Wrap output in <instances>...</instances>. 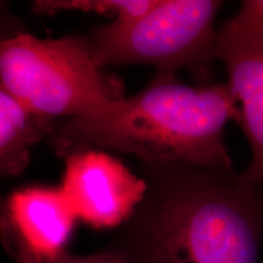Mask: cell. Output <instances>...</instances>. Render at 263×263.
Wrapping results in <instances>:
<instances>
[{"instance_id":"7","label":"cell","mask_w":263,"mask_h":263,"mask_svg":"<svg viewBox=\"0 0 263 263\" xmlns=\"http://www.w3.org/2000/svg\"><path fill=\"white\" fill-rule=\"evenodd\" d=\"M215 57L224 64L228 87L240 110L239 124L252 151L240 173L250 185L263 188V41H238L216 35Z\"/></svg>"},{"instance_id":"2","label":"cell","mask_w":263,"mask_h":263,"mask_svg":"<svg viewBox=\"0 0 263 263\" xmlns=\"http://www.w3.org/2000/svg\"><path fill=\"white\" fill-rule=\"evenodd\" d=\"M240 110L228 84L189 85L160 72L144 89L97 110L55 122L52 145L60 156L82 150H116L141 163L233 171L224 141Z\"/></svg>"},{"instance_id":"4","label":"cell","mask_w":263,"mask_h":263,"mask_svg":"<svg viewBox=\"0 0 263 263\" xmlns=\"http://www.w3.org/2000/svg\"><path fill=\"white\" fill-rule=\"evenodd\" d=\"M223 2L157 0L145 14L97 26L88 37L100 68L149 65L174 73L189 68L206 77L216 50V17Z\"/></svg>"},{"instance_id":"11","label":"cell","mask_w":263,"mask_h":263,"mask_svg":"<svg viewBox=\"0 0 263 263\" xmlns=\"http://www.w3.org/2000/svg\"><path fill=\"white\" fill-rule=\"evenodd\" d=\"M45 263H128L126 258L114 250L100 252V254L80 256L73 255L71 252L66 251L52 261Z\"/></svg>"},{"instance_id":"3","label":"cell","mask_w":263,"mask_h":263,"mask_svg":"<svg viewBox=\"0 0 263 263\" xmlns=\"http://www.w3.org/2000/svg\"><path fill=\"white\" fill-rule=\"evenodd\" d=\"M0 87L52 122L83 116L123 97L122 83L95 64L83 35L0 38Z\"/></svg>"},{"instance_id":"1","label":"cell","mask_w":263,"mask_h":263,"mask_svg":"<svg viewBox=\"0 0 263 263\" xmlns=\"http://www.w3.org/2000/svg\"><path fill=\"white\" fill-rule=\"evenodd\" d=\"M146 192L111 250L128 263H258L263 188L233 171L141 163Z\"/></svg>"},{"instance_id":"9","label":"cell","mask_w":263,"mask_h":263,"mask_svg":"<svg viewBox=\"0 0 263 263\" xmlns=\"http://www.w3.org/2000/svg\"><path fill=\"white\" fill-rule=\"evenodd\" d=\"M157 0H44L35 2L38 14H55L62 10L93 11L114 16V20H129L145 14Z\"/></svg>"},{"instance_id":"8","label":"cell","mask_w":263,"mask_h":263,"mask_svg":"<svg viewBox=\"0 0 263 263\" xmlns=\"http://www.w3.org/2000/svg\"><path fill=\"white\" fill-rule=\"evenodd\" d=\"M54 124L31 112L0 87V177L21 173L33 146L50 136Z\"/></svg>"},{"instance_id":"6","label":"cell","mask_w":263,"mask_h":263,"mask_svg":"<svg viewBox=\"0 0 263 263\" xmlns=\"http://www.w3.org/2000/svg\"><path fill=\"white\" fill-rule=\"evenodd\" d=\"M77 221L59 186H25L2 203L0 236L17 263H45L67 251Z\"/></svg>"},{"instance_id":"10","label":"cell","mask_w":263,"mask_h":263,"mask_svg":"<svg viewBox=\"0 0 263 263\" xmlns=\"http://www.w3.org/2000/svg\"><path fill=\"white\" fill-rule=\"evenodd\" d=\"M219 37L238 41H263V0H245L234 16L217 29Z\"/></svg>"},{"instance_id":"5","label":"cell","mask_w":263,"mask_h":263,"mask_svg":"<svg viewBox=\"0 0 263 263\" xmlns=\"http://www.w3.org/2000/svg\"><path fill=\"white\" fill-rule=\"evenodd\" d=\"M65 159L59 188L78 221L95 229L122 227L145 195V180L105 151L82 150Z\"/></svg>"}]
</instances>
